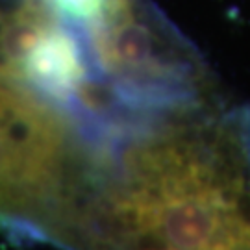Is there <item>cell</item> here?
<instances>
[{
    "label": "cell",
    "mask_w": 250,
    "mask_h": 250,
    "mask_svg": "<svg viewBox=\"0 0 250 250\" xmlns=\"http://www.w3.org/2000/svg\"><path fill=\"white\" fill-rule=\"evenodd\" d=\"M87 189L76 230L91 243L250 249V109L211 95L113 123Z\"/></svg>",
    "instance_id": "6da1fadb"
},
{
    "label": "cell",
    "mask_w": 250,
    "mask_h": 250,
    "mask_svg": "<svg viewBox=\"0 0 250 250\" xmlns=\"http://www.w3.org/2000/svg\"><path fill=\"white\" fill-rule=\"evenodd\" d=\"M46 8H52L46 0H0V17L19 19Z\"/></svg>",
    "instance_id": "3957f363"
},
{
    "label": "cell",
    "mask_w": 250,
    "mask_h": 250,
    "mask_svg": "<svg viewBox=\"0 0 250 250\" xmlns=\"http://www.w3.org/2000/svg\"><path fill=\"white\" fill-rule=\"evenodd\" d=\"M85 60L80 37L56 24L28 56L24 82L34 83L45 97L67 106L82 83L87 82Z\"/></svg>",
    "instance_id": "7a4b0ae2"
}]
</instances>
